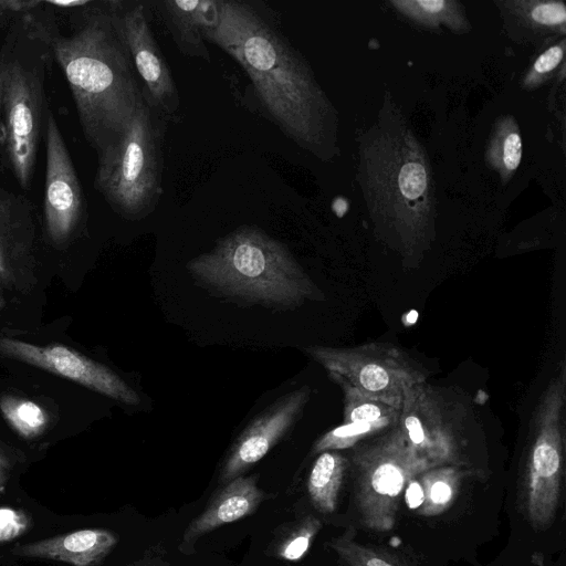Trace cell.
<instances>
[{
	"label": "cell",
	"instance_id": "1f68e13d",
	"mask_svg": "<svg viewBox=\"0 0 566 566\" xmlns=\"http://www.w3.org/2000/svg\"><path fill=\"white\" fill-rule=\"evenodd\" d=\"M412 4L417 6L418 9L421 10V12H426L428 14H433L441 12L446 9L447 2L444 1H417Z\"/></svg>",
	"mask_w": 566,
	"mask_h": 566
},
{
	"label": "cell",
	"instance_id": "e0dca14e",
	"mask_svg": "<svg viewBox=\"0 0 566 566\" xmlns=\"http://www.w3.org/2000/svg\"><path fill=\"white\" fill-rule=\"evenodd\" d=\"M154 6L180 53L211 61L201 30L207 0H160Z\"/></svg>",
	"mask_w": 566,
	"mask_h": 566
},
{
	"label": "cell",
	"instance_id": "4fadbf2b",
	"mask_svg": "<svg viewBox=\"0 0 566 566\" xmlns=\"http://www.w3.org/2000/svg\"><path fill=\"white\" fill-rule=\"evenodd\" d=\"M311 397V389H295L265 409L238 437L222 464L220 480L227 483L260 461L293 427Z\"/></svg>",
	"mask_w": 566,
	"mask_h": 566
},
{
	"label": "cell",
	"instance_id": "4dcf8cb0",
	"mask_svg": "<svg viewBox=\"0 0 566 566\" xmlns=\"http://www.w3.org/2000/svg\"><path fill=\"white\" fill-rule=\"evenodd\" d=\"M45 2L55 10L60 9L72 11L75 9L86 7L92 2V0H45Z\"/></svg>",
	"mask_w": 566,
	"mask_h": 566
},
{
	"label": "cell",
	"instance_id": "d6a6232c",
	"mask_svg": "<svg viewBox=\"0 0 566 566\" xmlns=\"http://www.w3.org/2000/svg\"><path fill=\"white\" fill-rule=\"evenodd\" d=\"M11 464L8 458L0 452V494L4 491L10 476Z\"/></svg>",
	"mask_w": 566,
	"mask_h": 566
},
{
	"label": "cell",
	"instance_id": "4316f807",
	"mask_svg": "<svg viewBox=\"0 0 566 566\" xmlns=\"http://www.w3.org/2000/svg\"><path fill=\"white\" fill-rule=\"evenodd\" d=\"M41 6L42 0H0V28L10 27Z\"/></svg>",
	"mask_w": 566,
	"mask_h": 566
},
{
	"label": "cell",
	"instance_id": "8992f818",
	"mask_svg": "<svg viewBox=\"0 0 566 566\" xmlns=\"http://www.w3.org/2000/svg\"><path fill=\"white\" fill-rule=\"evenodd\" d=\"M566 366L544 389L534 410L518 482V503L531 525L546 528L559 509L565 478Z\"/></svg>",
	"mask_w": 566,
	"mask_h": 566
},
{
	"label": "cell",
	"instance_id": "7a4b0ae2",
	"mask_svg": "<svg viewBox=\"0 0 566 566\" xmlns=\"http://www.w3.org/2000/svg\"><path fill=\"white\" fill-rule=\"evenodd\" d=\"M55 18L53 9L49 46L72 92L84 137L98 156L126 129L143 86L108 0L72 10L64 31Z\"/></svg>",
	"mask_w": 566,
	"mask_h": 566
},
{
	"label": "cell",
	"instance_id": "603a6c76",
	"mask_svg": "<svg viewBox=\"0 0 566 566\" xmlns=\"http://www.w3.org/2000/svg\"><path fill=\"white\" fill-rule=\"evenodd\" d=\"M322 527L321 521L308 515L293 525L276 545L277 558L296 562L308 551L312 542Z\"/></svg>",
	"mask_w": 566,
	"mask_h": 566
},
{
	"label": "cell",
	"instance_id": "d6986e66",
	"mask_svg": "<svg viewBox=\"0 0 566 566\" xmlns=\"http://www.w3.org/2000/svg\"><path fill=\"white\" fill-rule=\"evenodd\" d=\"M348 460L338 451L321 452L307 479L308 496L317 511L333 513L348 469Z\"/></svg>",
	"mask_w": 566,
	"mask_h": 566
},
{
	"label": "cell",
	"instance_id": "277c9868",
	"mask_svg": "<svg viewBox=\"0 0 566 566\" xmlns=\"http://www.w3.org/2000/svg\"><path fill=\"white\" fill-rule=\"evenodd\" d=\"M202 285L228 297L274 308H295L324 294L290 250L262 229L244 226L187 264Z\"/></svg>",
	"mask_w": 566,
	"mask_h": 566
},
{
	"label": "cell",
	"instance_id": "ac0fdd59",
	"mask_svg": "<svg viewBox=\"0 0 566 566\" xmlns=\"http://www.w3.org/2000/svg\"><path fill=\"white\" fill-rule=\"evenodd\" d=\"M464 470L461 465H438L416 476L411 483L416 486L415 511L418 515L436 516L447 511L453 503Z\"/></svg>",
	"mask_w": 566,
	"mask_h": 566
},
{
	"label": "cell",
	"instance_id": "6da1fadb",
	"mask_svg": "<svg viewBox=\"0 0 566 566\" xmlns=\"http://www.w3.org/2000/svg\"><path fill=\"white\" fill-rule=\"evenodd\" d=\"M202 35L249 75L271 120L300 147L318 154L328 105L301 54L261 4L207 0Z\"/></svg>",
	"mask_w": 566,
	"mask_h": 566
},
{
	"label": "cell",
	"instance_id": "f1b7e54d",
	"mask_svg": "<svg viewBox=\"0 0 566 566\" xmlns=\"http://www.w3.org/2000/svg\"><path fill=\"white\" fill-rule=\"evenodd\" d=\"M522 157V140L517 133H510L502 145V160L506 169L515 170Z\"/></svg>",
	"mask_w": 566,
	"mask_h": 566
},
{
	"label": "cell",
	"instance_id": "7c38bea8",
	"mask_svg": "<svg viewBox=\"0 0 566 566\" xmlns=\"http://www.w3.org/2000/svg\"><path fill=\"white\" fill-rule=\"evenodd\" d=\"M0 354L67 378L125 405H137V392L117 374L73 348L59 344L40 346L0 336Z\"/></svg>",
	"mask_w": 566,
	"mask_h": 566
},
{
	"label": "cell",
	"instance_id": "52a82bcc",
	"mask_svg": "<svg viewBox=\"0 0 566 566\" xmlns=\"http://www.w3.org/2000/svg\"><path fill=\"white\" fill-rule=\"evenodd\" d=\"M354 503L360 524L371 532L394 528L408 484L433 468L394 426L379 437L358 443L352 454Z\"/></svg>",
	"mask_w": 566,
	"mask_h": 566
},
{
	"label": "cell",
	"instance_id": "30bf717a",
	"mask_svg": "<svg viewBox=\"0 0 566 566\" xmlns=\"http://www.w3.org/2000/svg\"><path fill=\"white\" fill-rule=\"evenodd\" d=\"M45 184L43 227L49 241L62 247L80 234L86 224L87 205L71 155L50 109L45 129Z\"/></svg>",
	"mask_w": 566,
	"mask_h": 566
},
{
	"label": "cell",
	"instance_id": "e575fe53",
	"mask_svg": "<svg viewBox=\"0 0 566 566\" xmlns=\"http://www.w3.org/2000/svg\"><path fill=\"white\" fill-rule=\"evenodd\" d=\"M6 302L0 296V310L4 306Z\"/></svg>",
	"mask_w": 566,
	"mask_h": 566
},
{
	"label": "cell",
	"instance_id": "ffe728a7",
	"mask_svg": "<svg viewBox=\"0 0 566 566\" xmlns=\"http://www.w3.org/2000/svg\"><path fill=\"white\" fill-rule=\"evenodd\" d=\"M328 375L343 390L344 423L371 424L381 431L396 426L399 410L361 394L339 376Z\"/></svg>",
	"mask_w": 566,
	"mask_h": 566
},
{
	"label": "cell",
	"instance_id": "484cf974",
	"mask_svg": "<svg viewBox=\"0 0 566 566\" xmlns=\"http://www.w3.org/2000/svg\"><path fill=\"white\" fill-rule=\"evenodd\" d=\"M31 526V518L22 510L0 507V544L23 535Z\"/></svg>",
	"mask_w": 566,
	"mask_h": 566
},
{
	"label": "cell",
	"instance_id": "836d02e7",
	"mask_svg": "<svg viewBox=\"0 0 566 566\" xmlns=\"http://www.w3.org/2000/svg\"><path fill=\"white\" fill-rule=\"evenodd\" d=\"M7 72V53L3 48L0 49V115L2 108V96H3V85L4 77Z\"/></svg>",
	"mask_w": 566,
	"mask_h": 566
},
{
	"label": "cell",
	"instance_id": "83f0119b",
	"mask_svg": "<svg viewBox=\"0 0 566 566\" xmlns=\"http://www.w3.org/2000/svg\"><path fill=\"white\" fill-rule=\"evenodd\" d=\"M531 17L543 25L563 24L566 19L565 7L562 2H542L533 8Z\"/></svg>",
	"mask_w": 566,
	"mask_h": 566
},
{
	"label": "cell",
	"instance_id": "7402d4cb",
	"mask_svg": "<svg viewBox=\"0 0 566 566\" xmlns=\"http://www.w3.org/2000/svg\"><path fill=\"white\" fill-rule=\"evenodd\" d=\"M331 547L346 566H409L386 549L357 542L352 531L333 538Z\"/></svg>",
	"mask_w": 566,
	"mask_h": 566
},
{
	"label": "cell",
	"instance_id": "9c48e42d",
	"mask_svg": "<svg viewBox=\"0 0 566 566\" xmlns=\"http://www.w3.org/2000/svg\"><path fill=\"white\" fill-rule=\"evenodd\" d=\"M463 415L440 389L424 381L405 391L396 427L432 467H462L459 432Z\"/></svg>",
	"mask_w": 566,
	"mask_h": 566
},
{
	"label": "cell",
	"instance_id": "2e32d148",
	"mask_svg": "<svg viewBox=\"0 0 566 566\" xmlns=\"http://www.w3.org/2000/svg\"><path fill=\"white\" fill-rule=\"evenodd\" d=\"M34 239L32 202L0 184V276L30 260Z\"/></svg>",
	"mask_w": 566,
	"mask_h": 566
},
{
	"label": "cell",
	"instance_id": "d4e9b609",
	"mask_svg": "<svg viewBox=\"0 0 566 566\" xmlns=\"http://www.w3.org/2000/svg\"><path fill=\"white\" fill-rule=\"evenodd\" d=\"M399 188L401 195L408 200L421 198L428 186V176L424 166L419 161L406 163L399 174Z\"/></svg>",
	"mask_w": 566,
	"mask_h": 566
},
{
	"label": "cell",
	"instance_id": "9a60e30c",
	"mask_svg": "<svg viewBox=\"0 0 566 566\" xmlns=\"http://www.w3.org/2000/svg\"><path fill=\"white\" fill-rule=\"evenodd\" d=\"M116 535L103 528H83L17 546L20 557L52 559L73 566H97L117 544Z\"/></svg>",
	"mask_w": 566,
	"mask_h": 566
},
{
	"label": "cell",
	"instance_id": "44dd1931",
	"mask_svg": "<svg viewBox=\"0 0 566 566\" xmlns=\"http://www.w3.org/2000/svg\"><path fill=\"white\" fill-rule=\"evenodd\" d=\"M0 411L8 424L24 439L39 437L49 423L45 409L30 399L2 395L0 397Z\"/></svg>",
	"mask_w": 566,
	"mask_h": 566
},
{
	"label": "cell",
	"instance_id": "5bb4252c",
	"mask_svg": "<svg viewBox=\"0 0 566 566\" xmlns=\"http://www.w3.org/2000/svg\"><path fill=\"white\" fill-rule=\"evenodd\" d=\"M264 499L265 493L258 488L255 476L240 475L227 482L201 514L189 523L182 537L184 545L192 546L205 534L251 515Z\"/></svg>",
	"mask_w": 566,
	"mask_h": 566
},
{
	"label": "cell",
	"instance_id": "3957f363",
	"mask_svg": "<svg viewBox=\"0 0 566 566\" xmlns=\"http://www.w3.org/2000/svg\"><path fill=\"white\" fill-rule=\"evenodd\" d=\"M53 8L42 6L10 25L2 48L7 72L0 115V160L19 187L31 189L48 112L46 80L53 60L48 24Z\"/></svg>",
	"mask_w": 566,
	"mask_h": 566
},
{
	"label": "cell",
	"instance_id": "f546056e",
	"mask_svg": "<svg viewBox=\"0 0 566 566\" xmlns=\"http://www.w3.org/2000/svg\"><path fill=\"white\" fill-rule=\"evenodd\" d=\"M562 59V46L554 45L537 57V60L534 63V71L538 74L551 72L560 63Z\"/></svg>",
	"mask_w": 566,
	"mask_h": 566
},
{
	"label": "cell",
	"instance_id": "ba28073f",
	"mask_svg": "<svg viewBox=\"0 0 566 566\" xmlns=\"http://www.w3.org/2000/svg\"><path fill=\"white\" fill-rule=\"evenodd\" d=\"M305 352L328 374L339 376L361 394L397 410L405 391L428 378L422 365L391 343L371 342L350 347L314 345Z\"/></svg>",
	"mask_w": 566,
	"mask_h": 566
},
{
	"label": "cell",
	"instance_id": "5b68a950",
	"mask_svg": "<svg viewBox=\"0 0 566 566\" xmlns=\"http://www.w3.org/2000/svg\"><path fill=\"white\" fill-rule=\"evenodd\" d=\"M168 119L146 98L119 138L97 156L94 187L114 212L130 221L148 217L164 192V140Z\"/></svg>",
	"mask_w": 566,
	"mask_h": 566
},
{
	"label": "cell",
	"instance_id": "8fae6325",
	"mask_svg": "<svg viewBox=\"0 0 566 566\" xmlns=\"http://www.w3.org/2000/svg\"><path fill=\"white\" fill-rule=\"evenodd\" d=\"M143 91L168 120L177 115L180 96L172 73L150 25L149 10L140 1L108 0Z\"/></svg>",
	"mask_w": 566,
	"mask_h": 566
},
{
	"label": "cell",
	"instance_id": "cb8c5ba5",
	"mask_svg": "<svg viewBox=\"0 0 566 566\" xmlns=\"http://www.w3.org/2000/svg\"><path fill=\"white\" fill-rule=\"evenodd\" d=\"M380 431L371 424L343 423L319 437L313 446V452L321 453L352 448Z\"/></svg>",
	"mask_w": 566,
	"mask_h": 566
}]
</instances>
